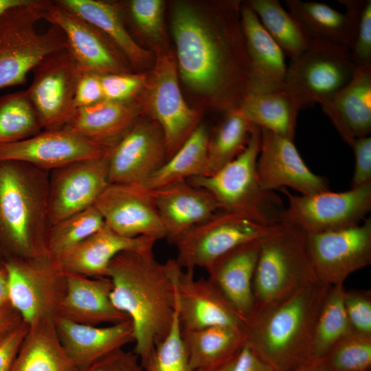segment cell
Segmentation results:
<instances>
[{
	"label": "cell",
	"mask_w": 371,
	"mask_h": 371,
	"mask_svg": "<svg viewBox=\"0 0 371 371\" xmlns=\"http://www.w3.org/2000/svg\"><path fill=\"white\" fill-rule=\"evenodd\" d=\"M157 239L148 236L128 238L106 225L53 259L64 273L89 278L108 277L111 260L125 251H153Z\"/></svg>",
	"instance_id": "7402d4cb"
},
{
	"label": "cell",
	"mask_w": 371,
	"mask_h": 371,
	"mask_svg": "<svg viewBox=\"0 0 371 371\" xmlns=\"http://www.w3.org/2000/svg\"><path fill=\"white\" fill-rule=\"evenodd\" d=\"M104 225V219L94 206L52 225L47 246L49 256L55 259Z\"/></svg>",
	"instance_id": "ab89813d"
},
{
	"label": "cell",
	"mask_w": 371,
	"mask_h": 371,
	"mask_svg": "<svg viewBox=\"0 0 371 371\" xmlns=\"http://www.w3.org/2000/svg\"><path fill=\"white\" fill-rule=\"evenodd\" d=\"M146 85L147 95L143 102L163 133L168 159L198 126L200 114L183 97L172 55L164 53L157 58Z\"/></svg>",
	"instance_id": "7c38bea8"
},
{
	"label": "cell",
	"mask_w": 371,
	"mask_h": 371,
	"mask_svg": "<svg viewBox=\"0 0 371 371\" xmlns=\"http://www.w3.org/2000/svg\"><path fill=\"white\" fill-rule=\"evenodd\" d=\"M240 23L249 63L246 91L283 90L287 69L285 54L245 3L240 7Z\"/></svg>",
	"instance_id": "603a6c76"
},
{
	"label": "cell",
	"mask_w": 371,
	"mask_h": 371,
	"mask_svg": "<svg viewBox=\"0 0 371 371\" xmlns=\"http://www.w3.org/2000/svg\"><path fill=\"white\" fill-rule=\"evenodd\" d=\"M164 1L161 0H132L127 3L128 16L137 29L155 41L164 34Z\"/></svg>",
	"instance_id": "7bdbcfd3"
},
{
	"label": "cell",
	"mask_w": 371,
	"mask_h": 371,
	"mask_svg": "<svg viewBox=\"0 0 371 371\" xmlns=\"http://www.w3.org/2000/svg\"><path fill=\"white\" fill-rule=\"evenodd\" d=\"M151 192L166 238L170 243L221 211L212 194L186 181Z\"/></svg>",
	"instance_id": "83f0119b"
},
{
	"label": "cell",
	"mask_w": 371,
	"mask_h": 371,
	"mask_svg": "<svg viewBox=\"0 0 371 371\" xmlns=\"http://www.w3.org/2000/svg\"><path fill=\"white\" fill-rule=\"evenodd\" d=\"M308 256L319 282L343 285L352 273L371 264V218L350 227L306 234Z\"/></svg>",
	"instance_id": "4fadbf2b"
},
{
	"label": "cell",
	"mask_w": 371,
	"mask_h": 371,
	"mask_svg": "<svg viewBox=\"0 0 371 371\" xmlns=\"http://www.w3.org/2000/svg\"><path fill=\"white\" fill-rule=\"evenodd\" d=\"M29 326L23 322L0 342V371H10Z\"/></svg>",
	"instance_id": "f907efd6"
},
{
	"label": "cell",
	"mask_w": 371,
	"mask_h": 371,
	"mask_svg": "<svg viewBox=\"0 0 371 371\" xmlns=\"http://www.w3.org/2000/svg\"><path fill=\"white\" fill-rule=\"evenodd\" d=\"M181 332L214 326L245 328V322L207 278L196 279L193 269H183L170 259Z\"/></svg>",
	"instance_id": "2e32d148"
},
{
	"label": "cell",
	"mask_w": 371,
	"mask_h": 371,
	"mask_svg": "<svg viewBox=\"0 0 371 371\" xmlns=\"http://www.w3.org/2000/svg\"><path fill=\"white\" fill-rule=\"evenodd\" d=\"M350 52L357 67L371 65L370 0H365L359 16L356 38Z\"/></svg>",
	"instance_id": "bcb514c9"
},
{
	"label": "cell",
	"mask_w": 371,
	"mask_h": 371,
	"mask_svg": "<svg viewBox=\"0 0 371 371\" xmlns=\"http://www.w3.org/2000/svg\"><path fill=\"white\" fill-rule=\"evenodd\" d=\"M288 11L311 39L322 40L351 50L365 0H339L345 13L319 2L286 0Z\"/></svg>",
	"instance_id": "f546056e"
},
{
	"label": "cell",
	"mask_w": 371,
	"mask_h": 371,
	"mask_svg": "<svg viewBox=\"0 0 371 371\" xmlns=\"http://www.w3.org/2000/svg\"><path fill=\"white\" fill-rule=\"evenodd\" d=\"M329 286L318 282L255 311L245 326V344L276 371H295L311 359L315 326Z\"/></svg>",
	"instance_id": "277c9868"
},
{
	"label": "cell",
	"mask_w": 371,
	"mask_h": 371,
	"mask_svg": "<svg viewBox=\"0 0 371 371\" xmlns=\"http://www.w3.org/2000/svg\"><path fill=\"white\" fill-rule=\"evenodd\" d=\"M42 131L26 90L0 98V146L24 140Z\"/></svg>",
	"instance_id": "f35d334b"
},
{
	"label": "cell",
	"mask_w": 371,
	"mask_h": 371,
	"mask_svg": "<svg viewBox=\"0 0 371 371\" xmlns=\"http://www.w3.org/2000/svg\"><path fill=\"white\" fill-rule=\"evenodd\" d=\"M56 2L102 32L120 51L129 65L145 67L150 54L127 30L117 3L101 0H56Z\"/></svg>",
	"instance_id": "4dcf8cb0"
},
{
	"label": "cell",
	"mask_w": 371,
	"mask_h": 371,
	"mask_svg": "<svg viewBox=\"0 0 371 371\" xmlns=\"http://www.w3.org/2000/svg\"><path fill=\"white\" fill-rule=\"evenodd\" d=\"M323 359L329 371H370L371 336L353 331L337 342Z\"/></svg>",
	"instance_id": "60d3db41"
},
{
	"label": "cell",
	"mask_w": 371,
	"mask_h": 371,
	"mask_svg": "<svg viewBox=\"0 0 371 371\" xmlns=\"http://www.w3.org/2000/svg\"><path fill=\"white\" fill-rule=\"evenodd\" d=\"M210 133L199 124L180 148L144 183L149 190H156L194 177L207 176V146Z\"/></svg>",
	"instance_id": "d6a6232c"
},
{
	"label": "cell",
	"mask_w": 371,
	"mask_h": 371,
	"mask_svg": "<svg viewBox=\"0 0 371 371\" xmlns=\"http://www.w3.org/2000/svg\"><path fill=\"white\" fill-rule=\"evenodd\" d=\"M273 226L263 225L243 216L221 210L175 240L172 244L177 251L175 260L183 269H206L230 250L260 239Z\"/></svg>",
	"instance_id": "30bf717a"
},
{
	"label": "cell",
	"mask_w": 371,
	"mask_h": 371,
	"mask_svg": "<svg viewBox=\"0 0 371 371\" xmlns=\"http://www.w3.org/2000/svg\"><path fill=\"white\" fill-rule=\"evenodd\" d=\"M144 371H192L183 341L177 308L168 335L142 363Z\"/></svg>",
	"instance_id": "b9f144b4"
},
{
	"label": "cell",
	"mask_w": 371,
	"mask_h": 371,
	"mask_svg": "<svg viewBox=\"0 0 371 371\" xmlns=\"http://www.w3.org/2000/svg\"><path fill=\"white\" fill-rule=\"evenodd\" d=\"M49 177V172L27 163L0 161V251L4 260L48 255Z\"/></svg>",
	"instance_id": "3957f363"
},
{
	"label": "cell",
	"mask_w": 371,
	"mask_h": 371,
	"mask_svg": "<svg viewBox=\"0 0 371 371\" xmlns=\"http://www.w3.org/2000/svg\"><path fill=\"white\" fill-rule=\"evenodd\" d=\"M54 324L61 345L80 371L111 352L134 342V330L130 319L99 326L80 324L55 317Z\"/></svg>",
	"instance_id": "d4e9b609"
},
{
	"label": "cell",
	"mask_w": 371,
	"mask_h": 371,
	"mask_svg": "<svg viewBox=\"0 0 371 371\" xmlns=\"http://www.w3.org/2000/svg\"><path fill=\"white\" fill-rule=\"evenodd\" d=\"M261 131L256 170L263 189L273 191L289 187L303 195L329 190L326 178L306 165L293 140L265 129Z\"/></svg>",
	"instance_id": "d6986e66"
},
{
	"label": "cell",
	"mask_w": 371,
	"mask_h": 371,
	"mask_svg": "<svg viewBox=\"0 0 371 371\" xmlns=\"http://www.w3.org/2000/svg\"><path fill=\"white\" fill-rule=\"evenodd\" d=\"M0 258L4 260L3 257V256H2L1 253V251H0Z\"/></svg>",
	"instance_id": "680465c9"
},
{
	"label": "cell",
	"mask_w": 371,
	"mask_h": 371,
	"mask_svg": "<svg viewBox=\"0 0 371 371\" xmlns=\"http://www.w3.org/2000/svg\"><path fill=\"white\" fill-rule=\"evenodd\" d=\"M8 297L23 321L32 326L54 319L65 291V273L48 255L7 259Z\"/></svg>",
	"instance_id": "9c48e42d"
},
{
	"label": "cell",
	"mask_w": 371,
	"mask_h": 371,
	"mask_svg": "<svg viewBox=\"0 0 371 371\" xmlns=\"http://www.w3.org/2000/svg\"><path fill=\"white\" fill-rule=\"evenodd\" d=\"M3 262L4 260L0 258V265H1Z\"/></svg>",
	"instance_id": "91938a15"
},
{
	"label": "cell",
	"mask_w": 371,
	"mask_h": 371,
	"mask_svg": "<svg viewBox=\"0 0 371 371\" xmlns=\"http://www.w3.org/2000/svg\"><path fill=\"white\" fill-rule=\"evenodd\" d=\"M232 371H276V370L257 357L245 344L236 357Z\"/></svg>",
	"instance_id": "816d5d0a"
},
{
	"label": "cell",
	"mask_w": 371,
	"mask_h": 371,
	"mask_svg": "<svg viewBox=\"0 0 371 371\" xmlns=\"http://www.w3.org/2000/svg\"><path fill=\"white\" fill-rule=\"evenodd\" d=\"M110 151L64 127L43 130L24 140L1 146L0 161H21L51 172L76 161L104 157Z\"/></svg>",
	"instance_id": "44dd1931"
},
{
	"label": "cell",
	"mask_w": 371,
	"mask_h": 371,
	"mask_svg": "<svg viewBox=\"0 0 371 371\" xmlns=\"http://www.w3.org/2000/svg\"><path fill=\"white\" fill-rule=\"evenodd\" d=\"M26 89L43 130L64 128L71 117L76 85L81 71L67 49L45 56L32 70Z\"/></svg>",
	"instance_id": "5bb4252c"
},
{
	"label": "cell",
	"mask_w": 371,
	"mask_h": 371,
	"mask_svg": "<svg viewBox=\"0 0 371 371\" xmlns=\"http://www.w3.org/2000/svg\"><path fill=\"white\" fill-rule=\"evenodd\" d=\"M259 245L260 239L241 245L218 258L205 269L208 278L245 323L255 311L252 283Z\"/></svg>",
	"instance_id": "f1b7e54d"
},
{
	"label": "cell",
	"mask_w": 371,
	"mask_h": 371,
	"mask_svg": "<svg viewBox=\"0 0 371 371\" xmlns=\"http://www.w3.org/2000/svg\"><path fill=\"white\" fill-rule=\"evenodd\" d=\"M288 197L283 222L306 234L334 231L359 224L371 210V182L350 190H330L309 195Z\"/></svg>",
	"instance_id": "8fae6325"
},
{
	"label": "cell",
	"mask_w": 371,
	"mask_h": 371,
	"mask_svg": "<svg viewBox=\"0 0 371 371\" xmlns=\"http://www.w3.org/2000/svg\"><path fill=\"white\" fill-rule=\"evenodd\" d=\"M93 206L105 225L121 236L166 238L151 190L143 183H109Z\"/></svg>",
	"instance_id": "e0dca14e"
},
{
	"label": "cell",
	"mask_w": 371,
	"mask_h": 371,
	"mask_svg": "<svg viewBox=\"0 0 371 371\" xmlns=\"http://www.w3.org/2000/svg\"><path fill=\"white\" fill-rule=\"evenodd\" d=\"M181 334L192 370L235 357L245 341V328L231 326H214Z\"/></svg>",
	"instance_id": "836d02e7"
},
{
	"label": "cell",
	"mask_w": 371,
	"mask_h": 371,
	"mask_svg": "<svg viewBox=\"0 0 371 371\" xmlns=\"http://www.w3.org/2000/svg\"><path fill=\"white\" fill-rule=\"evenodd\" d=\"M82 371H144L134 352L123 348L115 350L98 360Z\"/></svg>",
	"instance_id": "681fc988"
},
{
	"label": "cell",
	"mask_w": 371,
	"mask_h": 371,
	"mask_svg": "<svg viewBox=\"0 0 371 371\" xmlns=\"http://www.w3.org/2000/svg\"><path fill=\"white\" fill-rule=\"evenodd\" d=\"M8 302V274L3 262L0 265V307Z\"/></svg>",
	"instance_id": "db71d44e"
},
{
	"label": "cell",
	"mask_w": 371,
	"mask_h": 371,
	"mask_svg": "<svg viewBox=\"0 0 371 371\" xmlns=\"http://www.w3.org/2000/svg\"><path fill=\"white\" fill-rule=\"evenodd\" d=\"M42 16L63 32L67 49L81 71L99 74L129 72L125 57L102 32L56 1H44Z\"/></svg>",
	"instance_id": "9a60e30c"
},
{
	"label": "cell",
	"mask_w": 371,
	"mask_h": 371,
	"mask_svg": "<svg viewBox=\"0 0 371 371\" xmlns=\"http://www.w3.org/2000/svg\"><path fill=\"white\" fill-rule=\"evenodd\" d=\"M111 300L134 330V353L144 363L168 335L176 311L170 260L159 262L153 251H125L110 262Z\"/></svg>",
	"instance_id": "7a4b0ae2"
},
{
	"label": "cell",
	"mask_w": 371,
	"mask_h": 371,
	"mask_svg": "<svg viewBox=\"0 0 371 371\" xmlns=\"http://www.w3.org/2000/svg\"><path fill=\"white\" fill-rule=\"evenodd\" d=\"M295 371H329L324 359H311L298 367Z\"/></svg>",
	"instance_id": "11a10c76"
},
{
	"label": "cell",
	"mask_w": 371,
	"mask_h": 371,
	"mask_svg": "<svg viewBox=\"0 0 371 371\" xmlns=\"http://www.w3.org/2000/svg\"><path fill=\"white\" fill-rule=\"evenodd\" d=\"M10 371H80L58 337L54 319L29 326Z\"/></svg>",
	"instance_id": "1f68e13d"
},
{
	"label": "cell",
	"mask_w": 371,
	"mask_h": 371,
	"mask_svg": "<svg viewBox=\"0 0 371 371\" xmlns=\"http://www.w3.org/2000/svg\"><path fill=\"white\" fill-rule=\"evenodd\" d=\"M24 322L10 302L0 307V342Z\"/></svg>",
	"instance_id": "f5cc1de1"
},
{
	"label": "cell",
	"mask_w": 371,
	"mask_h": 371,
	"mask_svg": "<svg viewBox=\"0 0 371 371\" xmlns=\"http://www.w3.org/2000/svg\"><path fill=\"white\" fill-rule=\"evenodd\" d=\"M144 111L138 98L117 102L103 100L78 109L65 127L89 142L111 150L131 130Z\"/></svg>",
	"instance_id": "484cf974"
},
{
	"label": "cell",
	"mask_w": 371,
	"mask_h": 371,
	"mask_svg": "<svg viewBox=\"0 0 371 371\" xmlns=\"http://www.w3.org/2000/svg\"><path fill=\"white\" fill-rule=\"evenodd\" d=\"M344 142L350 146L371 132V65L357 66L350 81L320 104Z\"/></svg>",
	"instance_id": "4316f807"
},
{
	"label": "cell",
	"mask_w": 371,
	"mask_h": 371,
	"mask_svg": "<svg viewBox=\"0 0 371 371\" xmlns=\"http://www.w3.org/2000/svg\"><path fill=\"white\" fill-rule=\"evenodd\" d=\"M245 3L256 13L264 28L291 60L297 58L310 45L312 39L278 0H249Z\"/></svg>",
	"instance_id": "d590c367"
},
{
	"label": "cell",
	"mask_w": 371,
	"mask_h": 371,
	"mask_svg": "<svg viewBox=\"0 0 371 371\" xmlns=\"http://www.w3.org/2000/svg\"><path fill=\"white\" fill-rule=\"evenodd\" d=\"M44 0H30L0 16V89L24 85L27 76L45 56L67 48L63 32L52 25L39 33Z\"/></svg>",
	"instance_id": "52a82bcc"
},
{
	"label": "cell",
	"mask_w": 371,
	"mask_h": 371,
	"mask_svg": "<svg viewBox=\"0 0 371 371\" xmlns=\"http://www.w3.org/2000/svg\"><path fill=\"white\" fill-rule=\"evenodd\" d=\"M65 291L55 317L85 325L115 324L129 318L111 300L112 284L108 277L89 278L65 273Z\"/></svg>",
	"instance_id": "cb8c5ba5"
},
{
	"label": "cell",
	"mask_w": 371,
	"mask_h": 371,
	"mask_svg": "<svg viewBox=\"0 0 371 371\" xmlns=\"http://www.w3.org/2000/svg\"><path fill=\"white\" fill-rule=\"evenodd\" d=\"M260 143V128L254 126L247 147L238 156L216 172L192 178L188 183L212 194L221 211L271 226L283 222L285 207L278 194L260 183L256 164Z\"/></svg>",
	"instance_id": "8992f818"
},
{
	"label": "cell",
	"mask_w": 371,
	"mask_h": 371,
	"mask_svg": "<svg viewBox=\"0 0 371 371\" xmlns=\"http://www.w3.org/2000/svg\"><path fill=\"white\" fill-rule=\"evenodd\" d=\"M100 80L104 100L126 102L138 98L147 78L144 74L126 72L101 74Z\"/></svg>",
	"instance_id": "ee69618b"
},
{
	"label": "cell",
	"mask_w": 371,
	"mask_h": 371,
	"mask_svg": "<svg viewBox=\"0 0 371 371\" xmlns=\"http://www.w3.org/2000/svg\"><path fill=\"white\" fill-rule=\"evenodd\" d=\"M343 285L330 286L314 330L311 359H323L340 339L353 332L344 306Z\"/></svg>",
	"instance_id": "74e56055"
},
{
	"label": "cell",
	"mask_w": 371,
	"mask_h": 371,
	"mask_svg": "<svg viewBox=\"0 0 371 371\" xmlns=\"http://www.w3.org/2000/svg\"><path fill=\"white\" fill-rule=\"evenodd\" d=\"M167 160L163 133L155 121L137 120L109 152V183H144Z\"/></svg>",
	"instance_id": "ffe728a7"
},
{
	"label": "cell",
	"mask_w": 371,
	"mask_h": 371,
	"mask_svg": "<svg viewBox=\"0 0 371 371\" xmlns=\"http://www.w3.org/2000/svg\"><path fill=\"white\" fill-rule=\"evenodd\" d=\"M237 355L235 357L219 364L192 371H232Z\"/></svg>",
	"instance_id": "9f6ffc18"
},
{
	"label": "cell",
	"mask_w": 371,
	"mask_h": 371,
	"mask_svg": "<svg viewBox=\"0 0 371 371\" xmlns=\"http://www.w3.org/2000/svg\"><path fill=\"white\" fill-rule=\"evenodd\" d=\"M352 147L355 159L350 188L371 182V137L356 139Z\"/></svg>",
	"instance_id": "c3c4849f"
},
{
	"label": "cell",
	"mask_w": 371,
	"mask_h": 371,
	"mask_svg": "<svg viewBox=\"0 0 371 371\" xmlns=\"http://www.w3.org/2000/svg\"><path fill=\"white\" fill-rule=\"evenodd\" d=\"M343 301L352 330L371 336V291L345 289Z\"/></svg>",
	"instance_id": "f6af8a7d"
},
{
	"label": "cell",
	"mask_w": 371,
	"mask_h": 371,
	"mask_svg": "<svg viewBox=\"0 0 371 371\" xmlns=\"http://www.w3.org/2000/svg\"><path fill=\"white\" fill-rule=\"evenodd\" d=\"M30 0H0V16L6 10L25 3Z\"/></svg>",
	"instance_id": "6f0895ef"
},
{
	"label": "cell",
	"mask_w": 371,
	"mask_h": 371,
	"mask_svg": "<svg viewBox=\"0 0 371 371\" xmlns=\"http://www.w3.org/2000/svg\"><path fill=\"white\" fill-rule=\"evenodd\" d=\"M225 113L210 135L207 175L220 170L245 149L254 127L237 107Z\"/></svg>",
	"instance_id": "8d00e7d4"
},
{
	"label": "cell",
	"mask_w": 371,
	"mask_h": 371,
	"mask_svg": "<svg viewBox=\"0 0 371 371\" xmlns=\"http://www.w3.org/2000/svg\"><path fill=\"white\" fill-rule=\"evenodd\" d=\"M100 75L91 71H81L78 79L72 106L75 110L93 105L104 100Z\"/></svg>",
	"instance_id": "7dc6e473"
},
{
	"label": "cell",
	"mask_w": 371,
	"mask_h": 371,
	"mask_svg": "<svg viewBox=\"0 0 371 371\" xmlns=\"http://www.w3.org/2000/svg\"><path fill=\"white\" fill-rule=\"evenodd\" d=\"M318 282L302 229L282 222L260 239L252 283L255 311Z\"/></svg>",
	"instance_id": "5b68a950"
},
{
	"label": "cell",
	"mask_w": 371,
	"mask_h": 371,
	"mask_svg": "<svg viewBox=\"0 0 371 371\" xmlns=\"http://www.w3.org/2000/svg\"><path fill=\"white\" fill-rule=\"evenodd\" d=\"M237 108L253 125L293 140L299 111L284 90L246 91Z\"/></svg>",
	"instance_id": "e575fe53"
},
{
	"label": "cell",
	"mask_w": 371,
	"mask_h": 371,
	"mask_svg": "<svg viewBox=\"0 0 371 371\" xmlns=\"http://www.w3.org/2000/svg\"><path fill=\"white\" fill-rule=\"evenodd\" d=\"M240 7L220 3L210 16L187 3L172 10L177 71L190 89L225 112L238 106L249 76Z\"/></svg>",
	"instance_id": "6da1fadb"
},
{
	"label": "cell",
	"mask_w": 371,
	"mask_h": 371,
	"mask_svg": "<svg viewBox=\"0 0 371 371\" xmlns=\"http://www.w3.org/2000/svg\"><path fill=\"white\" fill-rule=\"evenodd\" d=\"M357 65L349 49L312 39L287 66L284 91L298 111L330 99L352 78Z\"/></svg>",
	"instance_id": "ba28073f"
},
{
	"label": "cell",
	"mask_w": 371,
	"mask_h": 371,
	"mask_svg": "<svg viewBox=\"0 0 371 371\" xmlns=\"http://www.w3.org/2000/svg\"><path fill=\"white\" fill-rule=\"evenodd\" d=\"M109 154L49 172L48 203L52 225L94 205L109 184Z\"/></svg>",
	"instance_id": "ac0fdd59"
}]
</instances>
